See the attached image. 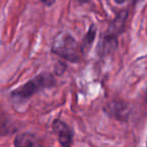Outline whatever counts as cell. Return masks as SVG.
Returning a JSON list of instances; mask_svg holds the SVG:
<instances>
[{
	"label": "cell",
	"instance_id": "6da1fadb",
	"mask_svg": "<svg viewBox=\"0 0 147 147\" xmlns=\"http://www.w3.org/2000/svg\"><path fill=\"white\" fill-rule=\"evenodd\" d=\"M51 53L71 63H79L84 57L81 43L69 32H59L53 37Z\"/></svg>",
	"mask_w": 147,
	"mask_h": 147
},
{
	"label": "cell",
	"instance_id": "7a4b0ae2",
	"mask_svg": "<svg viewBox=\"0 0 147 147\" xmlns=\"http://www.w3.org/2000/svg\"><path fill=\"white\" fill-rule=\"evenodd\" d=\"M55 85H57V80L53 74L41 73L26 82L24 85L15 89L11 93V96L18 101H25L40 91L53 88Z\"/></svg>",
	"mask_w": 147,
	"mask_h": 147
},
{
	"label": "cell",
	"instance_id": "3957f363",
	"mask_svg": "<svg viewBox=\"0 0 147 147\" xmlns=\"http://www.w3.org/2000/svg\"><path fill=\"white\" fill-rule=\"evenodd\" d=\"M53 130L61 146H71L74 139V132L67 123L59 119H55L53 122Z\"/></svg>",
	"mask_w": 147,
	"mask_h": 147
},
{
	"label": "cell",
	"instance_id": "277c9868",
	"mask_svg": "<svg viewBox=\"0 0 147 147\" xmlns=\"http://www.w3.org/2000/svg\"><path fill=\"white\" fill-rule=\"evenodd\" d=\"M127 19H128V10L122 9L116 14L114 20L110 23V25L107 28L106 32L103 35H106L113 38H118V36L124 31L125 25H126Z\"/></svg>",
	"mask_w": 147,
	"mask_h": 147
},
{
	"label": "cell",
	"instance_id": "5b68a950",
	"mask_svg": "<svg viewBox=\"0 0 147 147\" xmlns=\"http://www.w3.org/2000/svg\"><path fill=\"white\" fill-rule=\"evenodd\" d=\"M105 111L107 114L116 118L117 120L126 121L129 117L130 108L125 103L119 101H112L105 107Z\"/></svg>",
	"mask_w": 147,
	"mask_h": 147
},
{
	"label": "cell",
	"instance_id": "8992f818",
	"mask_svg": "<svg viewBox=\"0 0 147 147\" xmlns=\"http://www.w3.org/2000/svg\"><path fill=\"white\" fill-rule=\"evenodd\" d=\"M14 145L17 147H38L42 146V142L34 134L21 133L15 137Z\"/></svg>",
	"mask_w": 147,
	"mask_h": 147
},
{
	"label": "cell",
	"instance_id": "52a82bcc",
	"mask_svg": "<svg viewBox=\"0 0 147 147\" xmlns=\"http://www.w3.org/2000/svg\"><path fill=\"white\" fill-rule=\"evenodd\" d=\"M117 45H118V38H113V37L103 35L102 39L97 47V53L101 57L110 55L117 49Z\"/></svg>",
	"mask_w": 147,
	"mask_h": 147
},
{
	"label": "cell",
	"instance_id": "ba28073f",
	"mask_svg": "<svg viewBox=\"0 0 147 147\" xmlns=\"http://www.w3.org/2000/svg\"><path fill=\"white\" fill-rule=\"evenodd\" d=\"M96 34H97L96 26H95V25H91L88 32L86 33V35H85L84 38H83L82 42H81V47H82L84 55H86V53H89L93 42H94L95 38H96Z\"/></svg>",
	"mask_w": 147,
	"mask_h": 147
},
{
	"label": "cell",
	"instance_id": "9c48e42d",
	"mask_svg": "<svg viewBox=\"0 0 147 147\" xmlns=\"http://www.w3.org/2000/svg\"><path fill=\"white\" fill-rule=\"evenodd\" d=\"M12 126H11L10 121L8 120L6 114L0 110V136L7 135L12 132Z\"/></svg>",
	"mask_w": 147,
	"mask_h": 147
},
{
	"label": "cell",
	"instance_id": "30bf717a",
	"mask_svg": "<svg viewBox=\"0 0 147 147\" xmlns=\"http://www.w3.org/2000/svg\"><path fill=\"white\" fill-rule=\"evenodd\" d=\"M40 2L45 6H51L55 3V0H40Z\"/></svg>",
	"mask_w": 147,
	"mask_h": 147
},
{
	"label": "cell",
	"instance_id": "8fae6325",
	"mask_svg": "<svg viewBox=\"0 0 147 147\" xmlns=\"http://www.w3.org/2000/svg\"><path fill=\"white\" fill-rule=\"evenodd\" d=\"M118 4H122V3L126 2V1H132V2L136 3V2H139V1H142V0H115Z\"/></svg>",
	"mask_w": 147,
	"mask_h": 147
}]
</instances>
